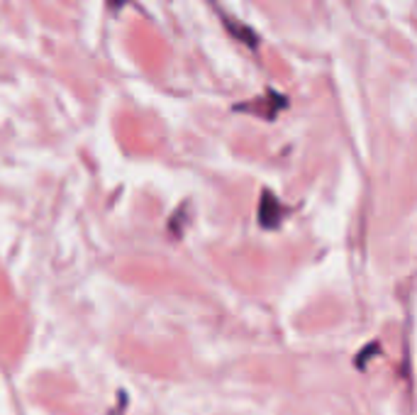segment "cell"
I'll return each mask as SVG.
<instances>
[{
    "instance_id": "obj_1",
    "label": "cell",
    "mask_w": 417,
    "mask_h": 415,
    "mask_svg": "<svg viewBox=\"0 0 417 415\" xmlns=\"http://www.w3.org/2000/svg\"><path fill=\"white\" fill-rule=\"evenodd\" d=\"M288 105V98L281 93H276V91H266L264 95H259V98L249 100V103H239L234 105V110L239 112H249V115H256L261 117V120H276V115L283 110V107Z\"/></svg>"
},
{
    "instance_id": "obj_2",
    "label": "cell",
    "mask_w": 417,
    "mask_h": 415,
    "mask_svg": "<svg viewBox=\"0 0 417 415\" xmlns=\"http://www.w3.org/2000/svg\"><path fill=\"white\" fill-rule=\"evenodd\" d=\"M286 213H288V208L283 206L281 201H278V198L269 191V188H264V191H261V198H259V213H256L261 228H264V230L281 228Z\"/></svg>"
},
{
    "instance_id": "obj_3",
    "label": "cell",
    "mask_w": 417,
    "mask_h": 415,
    "mask_svg": "<svg viewBox=\"0 0 417 415\" xmlns=\"http://www.w3.org/2000/svg\"><path fill=\"white\" fill-rule=\"evenodd\" d=\"M223 20H225V27L230 29V34H232L234 39H239V42L246 44L249 49H256V47H259V37H256L254 29H249L246 25L237 22V20H230L227 15H223Z\"/></svg>"
},
{
    "instance_id": "obj_4",
    "label": "cell",
    "mask_w": 417,
    "mask_h": 415,
    "mask_svg": "<svg viewBox=\"0 0 417 415\" xmlns=\"http://www.w3.org/2000/svg\"><path fill=\"white\" fill-rule=\"evenodd\" d=\"M373 352H378V342H371V345L366 347V350H364L362 355L357 357V367H359V369L366 367V360H369L371 355H373Z\"/></svg>"
}]
</instances>
